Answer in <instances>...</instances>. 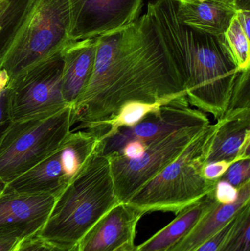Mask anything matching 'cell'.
I'll return each mask as SVG.
<instances>
[{"instance_id": "cell-1", "label": "cell", "mask_w": 250, "mask_h": 251, "mask_svg": "<svg viewBox=\"0 0 250 251\" xmlns=\"http://www.w3.org/2000/svg\"><path fill=\"white\" fill-rule=\"evenodd\" d=\"M93 70L72 107V126L101 136L128 103L170 104L186 97L184 71L164 44L151 13L96 37ZM187 98V97H186Z\"/></svg>"}, {"instance_id": "cell-2", "label": "cell", "mask_w": 250, "mask_h": 251, "mask_svg": "<svg viewBox=\"0 0 250 251\" xmlns=\"http://www.w3.org/2000/svg\"><path fill=\"white\" fill-rule=\"evenodd\" d=\"M147 10L172 55L184 70L189 104L217 121L221 119L239 74L224 38L183 25L176 14L174 0L150 1Z\"/></svg>"}, {"instance_id": "cell-3", "label": "cell", "mask_w": 250, "mask_h": 251, "mask_svg": "<svg viewBox=\"0 0 250 251\" xmlns=\"http://www.w3.org/2000/svg\"><path fill=\"white\" fill-rule=\"evenodd\" d=\"M118 203L110 159L101 153L99 145L56 198L48 219L37 236L51 246L76 247L98 220Z\"/></svg>"}, {"instance_id": "cell-4", "label": "cell", "mask_w": 250, "mask_h": 251, "mask_svg": "<svg viewBox=\"0 0 250 251\" xmlns=\"http://www.w3.org/2000/svg\"><path fill=\"white\" fill-rule=\"evenodd\" d=\"M217 127V123L207 126L174 162L125 203L145 214H177L214 190L218 181L205 179L202 171Z\"/></svg>"}, {"instance_id": "cell-5", "label": "cell", "mask_w": 250, "mask_h": 251, "mask_svg": "<svg viewBox=\"0 0 250 251\" xmlns=\"http://www.w3.org/2000/svg\"><path fill=\"white\" fill-rule=\"evenodd\" d=\"M69 0H35L29 16L0 65L9 80L63 51L70 43Z\"/></svg>"}, {"instance_id": "cell-6", "label": "cell", "mask_w": 250, "mask_h": 251, "mask_svg": "<svg viewBox=\"0 0 250 251\" xmlns=\"http://www.w3.org/2000/svg\"><path fill=\"white\" fill-rule=\"evenodd\" d=\"M72 107L10 122L0 134V187L41 162L71 132Z\"/></svg>"}, {"instance_id": "cell-7", "label": "cell", "mask_w": 250, "mask_h": 251, "mask_svg": "<svg viewBox=\"0 0 250 251\" xmlns=\"http://www.w3.org/2000/svg\"><path fill=\"white\" fill-rule=\"evenodd\" d=\"M101 141V135L93 131L70 132L41 162L0 187V193L50 195L57 198L96 151Z\"/></svg>"}, {"instance_id": "cell-8", "label": "cell", "mask_w": 250, "mask_h": 251, "mask_svg": "<svg viewBox=\"0 0 250 251\" xmlns=\"http://www.w3.org/2000/svg\"><path fill=\"white\" fill-rule=\"evenodd\" d=\"M63 67L62 51L10 79L4 90L9 122L44 117L68 107L63 94Z\"/></svg>"}, {"instance_id": "cell-9", "label": "cell", "mask_w": 250, "mask_h": 251, "mask_svg": "<svg viewBox=\"0 0 250 251\" xmlns=\"http://www.w3.org/2000/svg\"><path fill=\"white\" fill-rule=\"evenodd\" d=\"M207 126L182 128L157 139L147 144L145 153L137 159H128L120 153L107 156L119 202L127 203L135 193L174 162Z\"/></svg>"}, {"instance_id": "cell-10", "label": "cell", "mask_w": 250, "mask_h": 251, "mask_svg": "<svg viewBox=\"0 0 250 251\" xmlns=\"http://www.w3.org/2000/svg\"><path fill=\"white\" fill-rule=\"evenodd\" d=\"M208 125L207 115L198 109L191 108L187 98L183 97L162 106L134 126L119 128L111 137L101 140L100 149L103 155L109 156L120 153L125 145L133 140L147 145L182 128Z\"/></svg>"}, {"instance_id": "cell-11", "label": "cell", "mask_w": 250, "mask_h": 251, "mask_svg": "<svg viewBox=\"0 0 250 251\" xmlns=\"http://www.w3.org/2000/svg\"><path fill=\"white\" fill-rule=\"evenodd\" d=\"M72 41L96 38L130 25L140 16L143 0H69Z\"/></svg>"}, {"instance_id": "cell-12", "label": "cell", "mask_w": 250, "mask_h": 251, "mask_svg": "<svg viewBox=\"0 0 250 251\" xmlns=\"http://www.w3.org/2000/svg\"><path fill=\"white\" fill-rule=\"evenodd\" d=\"M55 200L50 195L0 193V238L23 240L37 235Z\"/></svg>"}, {"instance_id": "cell-13", "label": "cell", "mask_w": 250, "mask_h": 251, "mask_svg": "<svg viewBox=\"0 0 250 251\" xmlns=\"http://www.w3.org/2000/svg\"><path fill=\"white\" fill-rule=\"evenodd\" d=\"M143 212L120 203L110 209L84 236L76 251H114L126 243H133Z\"/></svg>"}, {"instance_id": "cell-14", "label": "cell", "mask_w": 250, "mask_h": 251, "mask_svg": "<svg viewBox=\"0 0 250 251\" xmlns=\"http://www.w3.org/2000/svg\"><path fill=\"white\" fill-rule=\"evenodd\" d=\"M96 38L72 41L63 50V94L73 107L89 82L96 54Z\"/></svg>"}, {"instance_id": "cell-15", "label": "cell", "mask_w": 250, "mask_h": 251, "mask_svg": "<svg viewBox=\"0 0 250 251\" xmlns=\"http://www.w3.org/2000/svg\"><path fill=\"white\" fill-rule=\"evenodd\" d=\"M217 123L205 164L250 159V111L223 116Z\"/></svg>"}, {"instance_id": "cell-16", "label": "cell", "mask_w": 250, "mask_h": 251, "mask_svg": "<svg viewBox=\"0 0 250 251\" xmlns=\"http://www.w3.org/2000/svg\"><path fill=\"white\" fill-rule=\"evenodd\" d=\"M183 25L218 38L224 35L236 15L234 7L218 0H174Z\"/></svg>"}, {"instance_id": "cell-17", "label": "cell", "mask_w": 250, "mask_h": 251, "mask_svg": "<svg viewBox=\"0 0 250 251\" xmlns=\"http://www.w3.org/2000/svg\"><path fill=\"white\" fill-rule=\"evenodd\" d=\"M218 203L213 190L201 200L180 211L168 225L137 246L138 249L139 251H168L184 239L201 218Z\"/></svg>"}, {"instance_id": "cell-18", "label": "cell", "mask_w": 250, "mask_h": 251, "mask_svg": "<svg viewBox=\"0 0 250 251\" xmlns=\"http://www.w3.org/2000/svg\"><path fill=\"white\" fill-rule=\"evenodd\" d=\"M236 201L230 204L218 203L194 227L184 239L167 251H192L226 227L238 212L250 203V181L238 188Z\"/></svg>"}, {"instance_id": "cell-19", "label": "cell", "mask_w": 250, "mask_h": 251, "mask_svg": "<svg viewBox=\"0 0 250 251\" xmlns=\"http://www.w3.org/2000/svg\"><path fill=\"white\" fill-rule=\"evenodd\" d=\"M35 0H0V65L30 13Z\"/></svg>"}, {"instance_id": "cell-20", "label": "cell", "mask_w": 250, "mask_h": 251, "mask_svg": "<svg viewBox=\"0 0 250 251\" xmlns=\"http://www.w3.org/2000/svg\"><path fill=\"white\" fill-rule=\"evenodd\" d=\"M164 104L161 103L134 102L125 104L117 116L110 121L106 126V133L101 137L103 139L111 137L119 128L123 127H132L140 122L145 116L159 111Z\"/></svg>"}, {"instance_id": "cell-21", "label": "cell", "mask_w": 250, "mask_h": 251, "mask_svg": "<svg viewBox=\"0 0 250 251\" xmlns=\"http://www.w3.org/2000/svg\"><path fill=\"white\" fill-rule=\"evenodd\" d=\"M250 40L235 15L225 33L224 41L239 72L250 70Z\"/></svg>"}, {"instance_id": "cell-22", "label": "cell", "mask_w": 250, "mask_h": 251, "mask_svg": "<svg viewBox=\"0 0 250 251\" xmlns=\"http://www.w3.org/2000/svg\"><path fill=\"white\" fill-rule=\"evenodd\" d=\"M218 251H250V203L238 212L230 234Z\"/></svg>"}, {"instance_id": "cell-23", "label": "cell", "mask_w": 250, "mask_h": 251, "mask_svg": "<svg viewBox=\"0 0 250 251\" xmlns=\"http://www.w3.org/2000/svg\"><path fill=\"white\" fill-rule=\"evenodd\" d=\"M250 70L239 72L233 85L227 110L223 116L250 111Z\"/></svg>"}, {"instance_id": "cell-24", "label": "cell", "mask_w": 250, "mask_h": 251, "mask_svg": "<svg viewBox=\"0 0 250 251\" xmlns=\"http://www.w3.org/2000/svg\"><path fill=\"white\" fill-rule=\"evenodd\" d=\"M221 179L227 181L237 189L247 181H250V159L238 161L233 163Z\"/></svg>"}, {"instance_id": "cell-25", "label": "cell", "mask_w": 250, "mask_h": 251, "mask_svg": "<svg viewBox=\"0 0 250 251\" xmlns=\"http://www.w3.org/2000/svg\"><path fill=\"white\" fill-rule=\"evenodd\" d=\"M238 194V189L225 180H219L216 184L214 196L219 203L230 204L233 203L237 199Z\"/></svg>"}, {"instance_id": "cell-26", "label": "cell", "mask_w": 250, "mask_h": 251, "mask_svg": "<svg viewBox=\"0 0 250 251\" xmlns=\"http://www.w3.org/2000/svg\"><path fill=\"white\" fill-rule=\"evenodd\" d=\"M235 162L236 161L221 160L205 164L203 168V176L208 181H219Z\"/></svg>"}, {"instance_id": "cell-27", "label": "cell", "mask_w": 250, "mask_h": 251, "mask_svg": "<svg viewBox=\"0 0 250 251\" xmlns=\"http://www.w3.org/2000/svg\"><path fill=\"white\" fill-rule=\"evenodd\" d=\"M235 219L236 217L217 234L192 251H218L222 244L224 243L225 240L230 234L234 225Z\"/></svg>"}, {"instance_id": "cell-28", "label": "cell", "mask_w": 250, "mask_h": 251, "mask_svg": "<svg viewBox=\"0 0 250 251\" xmlns=\"http://www.w3.org/2000/svg\"><path fill=\"white\" fill-rule=\"evenodd\" d=\"M52 246L41 237L35 235L21 241L13 251H49Z\"/></svg>"}, {"instance_id": "cell-29", "label": "cell", "mask_w": 250, "mask_h": 251, "mask_svg": "<svg viewBox=\"0 0 250 251\" xmlns=\"http://www.w3.org/2000/svg\"><path fill=\"white\" fill-rule=\"evenodd\" d=\"M147 145L139 140H133L125 145L120 154L130 159H137L145 153Z\"/></svg>"}, {"instance_id": "cell-30", "label": "cell", "mask_w": 250, "mask_h": 251, "mask_svg": "<svg viewBox=\"0 0 250 251\" xmlns=\"http://www.w3.org/2000/svg\"><path fill=\"white\" fill-rule=\"evenodd\" d=\"M236 16L244 32L250 38V10H237Z\"/></svg>"}, {"instance_id": "cell-31", "label": "cell", "mask_w": 250, "mask_h": 251, "mask_svg": "<svg viewBox=\"0 0 250 251\" xmlns=\"http://www.w3.org/2000/svg\"><path fill=\"white\" fill-rule=\"evenodd\" d=\"M21 241L16 238H0V251H13Z\"/></svg>"}, {"instance_id": "cell-32", "label": "cell", "mask_w": 250, "mask_h": 251, "mask_svg": "<svg viewBox=\"0 0 250 251\" xmlns=\"http://www.w3.org/2000/svg\"><path fill=\"white\" fill-rule=\"evenodd\" d=\"M237 10H250V0H235Z\"/></svg>"}, {"instance_id": "cell-33", "label": "cell", "mask_w": 250, "mask_h": 251, "mask_svg": "<svg viewBox=\"0 0 250 251\" xmlns=\"http://www.w3.org/2000/svg\"><path fill=\"white\" fill-rule=\"evenodd\" d=\"M114 251H139L138 249L137 246L135 245V242L133 243H126V244L123 245L119 249H116Z\"/></svg>"}, {"instance_id": "cell-34", "label": "cell", "mask_w": 250, "mask_h": 251, "mask_svg": "<svg viewBox=\"0 0 250 251\" xmlns=\"http://www.w3.org/2000/svg\"><path fill=\"white\" fill-rule=\"evenodd\" d=\"M76 247H58V246H52L49 251H76Z\"/></svg>"}, {"instance_id": "cell-35", "label": "cell", "mask_w": 250, "mask_h": 251, "mask_svg": "<svg viewBox=\"0 0 250 251\" xmlns=\"http://www.w3.org/2000/svg\"><path fill=\"white\" fill-rule=\"evenodd\" d=\"M218 1H223V2L226 3V4H230V5L233 6V7L236 8V6H235V0H218Z\"/></svg>"}, {"instance_id": "cell-36", "label": "cell", "mask_w": 250, "mask_h": 251, "mask_svg": "<svg viewBox=\"0 0 250 251\" xmlns=\"http://www.w3.org/2000/svg\"><path fill=\"white\" fill-rule=\"evenodd\" d=\"M1 113H0V118H1Z\"/></svg>"}]
</instances>
